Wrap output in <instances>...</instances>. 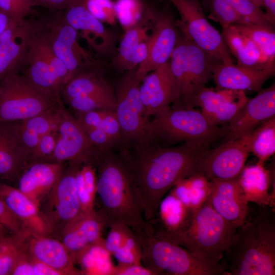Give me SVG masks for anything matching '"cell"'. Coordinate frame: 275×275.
<instances>
[{"mask_svg": "<svg viewBox=\"0 0 275 275\" xmlns=\"http://www.w3.org/2000/svg\"><path fill=\"white\" fill-rule=\"evenodd\" d=\"M210 144L184 142L162 146L148 137L118 148L141 200L145 220L155 217L167 193L179 181L198 174V162Z\"/></svg>", "mask_w": 275, "mask_h": 275, "instance_id": "1", "label": "cell"}, {"mask_svg": "<svg viewBox=\"0 0 275 275\" xmlns=\"http://www.w3.org/2000/svg\"><path fill=\"white\" fill-rule=\"evenodd\" d=\"M92 164L97 175L99 212L108 228L122 224L135 232H149L143 206L123 159L115 150L95 149Z\"/></svg>", "mask_w": 275, "mask_h": 275, "instance_id": "2", "label": "cell"}, {"mask_svg": "<svg viewBox=\"0 0 275 275\" xmlns=\"http://www.w3.org/2000/svg\"><path fill=\"white\" fill-rule=\"evenodd\" d=\"M260 206L233 235L223 260L227 274H275L274 212L269 205Z\"/></svg>", "mask_w": 275, "mask_h": 275, "instance_id": "3", "label": "cell"}, {"mask_svg": "<svg viewBox=\"0 0 275 275\" xmlns=\"http://www.w3.org/2000/svg\"><path fill=\"white\" fill-rule=\"evenodd\" d=\"M237 229L215 211L207 198L190 209L184 222L177 230L158 231L152 234L183 247L199 258L219 263Z\"/></svg>", "mask_w": 275, "mask_h": 275, "instance_id": "4", "label": "cell"}, {"mask_svg": "<svg viewBox=\"0 0 275 275\" xmlns=\"http://www.w3.org/2000/svg\"><path fill=\"white\" fill-rule=\"evenodd\" d=\"M169 63L176 87V99L171 107L192 108L197 94L212 77L215 66L221 62L178 30L177 43Z\"/></svg>", "mask_w": 275, "mask_h": 275, "instance_id": "5", "label": "cell"}, {"mask_svg": "<svg viewBox=\"0 0 275 275\" xmlns=\"http://www.w3.org/2000/svg\"><path fill=\"white\" fill-rule=\"evenodd\" d=\"M141 245V262L154 275H225L222 260L215 263L199 258L186 249L145 231L135 232Z\"/></svg>", "mask_w": 275, "mask_h": 275, "instance_id": "6", "label": "cell"}, {"mask_svg": "<svg viewBox=\"0 0 275 275\" xmlns=\"http://www.w3.org/2000/svg\"><path fill=\"white\" fill-rule=\"evenodd\" d=\"M227 132V125H216L201 111L171 107L154 116L148 129V137L164 146L187 142L210 144Z\"/></svg>", "mask_w": 275, "mask_h": 275, "instance_id": "7", "label": "cell"}, {"mask_svg": "<svg viewBox=\"0 0 275 275\" xmlns=\"http://www.w3.org/2000/svg\"><path fill=\"white\" fill-rule=\"evenodd\" d=\"M57 101L24 75H9L0 81V122L22 121L54 106Z\"/></svg>", "mask_w": 275, "mask_h": 275, "instance_id": "8", "label": "cell"}, {"mask_svg": "<svg viewBox=\"0 0 275 275\" xmlns=\"http://www.w3.org/2000/svg\"><path fill=\"white\" fill-rule=\"evenodd\" d=\"M136 68L127 71L118 81L114 90L116 103L115 112L121 131L119 147L148 138L150 120L145 114L141 98V82L136 77Z\"/></svg>", "mask_w": 275, "mask_h": 275, "instance_id": "9", "label": "cell"}, {"mask_svg": "<svg viewBox=\"0 0 275 275\" xmlns=\"http://www.w3.org/2000/svg\"><path fill=\"white\" fill-rule=\"evenodd\" d=\"M169 1L180 15L176 23L181 34L223 64H234L222 34L208 21L199 0Z\"/></svg>", "mask_w": 275, "mask_h": 275, "instance_id": "10", "label": "cell"}, {"mask_svg": "<svg viewBox=\"0 0 275 275\" xmlns=\"http://www.w3.org/2000/svg\"><path fill=\"white\" fill-rule=\"evenodd\" d=\"M39 205L41 214L52 233L65 227L83 212L76 187V175L83 163L71 162Z\"/></svg>", "mask_w": 275, "mask_h": 275, "instance_id": "11", "label": "cell"}, {"mask_svg": "<svg viewBox=\"0 0 275 275\" xmlns=\"http://www.w3.org/2000/svg\"><path fill=\"white\" fill-rule=\"evenodd\" d=\"M53 12L43 21L53 49L67 69L70 79L80 72L96 70L97 61L79 45L78 31L67 22L63 11Z\"/></svg>", "mask_w": 275, "mask_h": 275, "instance_id": "12", "label": "cell"}, {"mask_svg": "<svg viewBox=\"0 0 275 275\" xmlns=\"http://www.w3.org/2000/svg\"><path fill=\"white\" fill-rule=\"evenodd\" d=\"M251 133L205 150L198 162V174L210 180L239 177L250 153Z\"/></svg>", "mask_w": 275, "mask_h": 275, "instance_id": "13", "label": "cell"}, {"mask_svg": "<svg viewBox=\"0 0 275 275\" xmlns=\"http://www.w3.org/2000/svg\"><path fill=\"white\" fill-rule=\"evenodd\" d=\"M59 138L49 161L92 164L95 147L83 127L75 117L63 108H59Z\"/></svg>", "mask_w": 275, "mask_h": 275, "instance_id": "14", "label": "cell"}, {"mask_svg": "<svg viewBox=\"0 0 275 275\" xmlns=\"http://www.w3.org/2000/svg\"><path fill=\"white\" fill-rule=\"evenodd\" d=\"M176 22L171 14L157 10L147 41V56L135 71L136 77L140 82L148 73L169 60L178 39Z\"/></svg>", "mask_w": 275, "mask_h": 275, "instance_id": "15", "label": "cell"}, {"mask_svg": "<svg viewBox=\"0 0 275 275\" xmlns=\"http://www.w3.org/2000/svg\"><path fill=\"white\" fill-rule=\"evenodd\" d=\"M39 21L11 19L0 35V81L22 67Z\"/></svg>", "mask_w": 275, "mask_h": 275, "instance_id": "16", "label": "cell"}, {"mask_svg": "<svg viewBox=\"0 0 275 275\" xmlns=\"http://www.w3.org/2000/svg\"><path fill=\"white\" fill-rule=\"evenodd\" d=\"M208 199L215 211L237 228L248 221L249 201L239 183V177L212 179Z\"/></svg>", "mask_w": 275, "mask_h": 275, "instance_id": "17", "label": "cell"}, {"mask_svg": "<svg viewBox=\"0 0 275 275\" xmlns=\"http://www.w3.org/2000/svg\"><path fill=\"white\" fill-rule=\"evenodd\" d=\"M63 11L67 22L80 31L82 38L97 54L108 56L114 52L116 35L88 11L82 0H75Z\"/></svg>", "mask_w": 275, "mask_h": 275, "instance_id": "18", "label": "cell"}, {"mask_svg": "<svg viewBox=\"0 0 275 275\" xmlns=\"http://www.w3.org/2000/svg\"><path fill=\"white\" fill-rule=\"evenodd\" d=\"M275 116V85L261 90L248 98L233 119L227 125L226 140H231L252 132L257 126Z\"/></svg>", "mask_w": 275, "mask_h": 275, "instance_id": "19", "label": "cell"}, {"mask_svg": "<svg viewBox=\"0 0 275 275\" xmlns=\"http://www.w3.org/2000/svg\"><path fill=\"white\" fill-rule=\"evenodd\" d=\"M140 92L148 118L171 107L176 99V87L169 61L145 76Z\"/></svg>", "mask_w": 275, "mask_h": 275, "instance_id": "20", "label": "cell"}, {"mask_svg": "<svg viewBox=\"0 0 275 275\" xmlns=\"http://www.w3.org/2000/svg\"><path fill=\"white\" fill-rule=\"evenodd\" d=\"M245 92L228 89L215 91L205 86L197 94L194 106L217 125L229 123L248 99Z\"/></svg>", "mask_w": 275, "mask_h": 275, "instance_id": "21", "label": "cell"}, {"mask_svg": "<svg viewBox=\"0 0 275 275\" xmlns=\"http://www.w3.org/2000/svg\"><path fill=\"white\" fill-rule=\"evenodd\" d=\"M24 242L29 254L60 273L61 275L82 274L76 269L75 261L62 241L49 237L30 233Z\"/></svg>", "mask_w": 275, "mask_h": 275, "instance_id": "22", "label": "cell"}, {"mask_svg": "<svg viewBox=\"0 0 275 275\" xmlns=\"http://www.w3.org/2000/svg\"><path fill=\"white\" fill-rule=\"evenodd\" d=\"M107 228V223L99 211L82 213L65 227L61 233L62 241L75 261L84 250L103 239L102 233Z\"/></svg>", "mask_w": 275, "mask_h": 275, "instance_id": "23", "label": "cell"}, {"mask_svg": "<svg viewBox=\"0 0 275 275\" xmlns=\"http://www.w3.org/2000/svg\"><path fill=\"white\" fill-rule=\"evenodd\" d=\"M30 162L14 122H0V179H18Z\"/></svg>", "mask_w": 275, "mask_h": 275, "instance_id": "24", "label": "cell"}, {"mask_svg": "<svg viewBox=\"0 0 275 275\" xmlns=\"http://www.w3.org/2000/svg\"><path fill=\"white\" fill-rule=\"evenodd\" d=\"M274 73L275 66L258 70L221 62L215 66L212 77L219 89L259 92Z\"/></svg>", "mask_w": 275, "mask_h": 275, "instance_id": "25", "label": "cell"}, {"mask_svg": "<svg viewBox=\"0 0 275 275\" xmlns=\"http://www.w3.org/2000/svg\"><path fill=\"white\" fill-rule=\"evenodd\" d=\"M63 170V163L33 162L28 164L19 177L18 188L39 207Z\"/></svg>", "mask_w": 275, "mask_h": 275, "instance_id": "26", "label": "cell"}, {"mask_svg": "<svg viewBox=\"0 0 275 275\" xmlns=\"http://www.w3.org/2000/svg\"><path fill=\"white\" fill-rule=\"evenodd\" d=\"M39 23L22 65L27 68L24 76L34 86L58 101L62 87L42 50L37 33Z\"/></svg>", "mask_w": 275, "mask_h": 275, "instance_id": "27", "label": "cell"}, {"mask_svg": "<svg viewBox=\"0 0 275 275\" xmlns=\"http://www.w3.org/2000/svg\"><path fill=\"white\" fill-rule=\"evenodd\" d=\"M0 197L30 233L49 235L52 233L39 207L18 188L0 183Z\"/></svg>", "mask_w": 275, "mask_h": 275, "instance_id": "28", "label": "cell"}, {"mask_svg": "<svg viewBox=\"0 0 275 275\" xmlns=\"http://www.w3.org/2000/svg\"><path fill=\"white\" fill-rule=\"evenodd\" d=\"M222 34L231 54L237 59V65L258 70L275 66V61L270 60L235 25L223 29Z\"/></svg>", "mask_w": 275, "mask_h": 275, "instance_id": "29", "label": "cell"}, {"mask_svg": "<svg viewBox=\"0 0 275 275\" xmlns=\"http://www.w3.org/2000/svg\"><path fill=\"white\" fill-rule=\"evenodd\" d=\"M156 11L157 10L152 8H145L140 20L125 31L120 42L117 55L113 60V64L118 69L125 71L127 63L131 54L140 44L148 40Z\"/></svg>", "mask_w": 275, "mask_h": 275, "instance_id": "30", "label": "cell"}, {"mask_svg": "<svg viewBox=\"0 0 275 275\" xmlns=\"http://www.w3.org/2000/svg\"><path fill=\"white\" fill-rule=\"evenodd\" d=\"M239 181L249 202L272 207L273 197L269 191L270 174L263 163L258 161L256 164L244 167Z\"/></svg>", "mask_w": 275, "mask_h": 275, "instance_id": "31", "label": "cell"}, {"mask_svg": "<svg viewBox=\"0 0 275 275\" xmlns=\"http://www.w3.org/2000/svg\"><path fill=\"white\" fill-rule=\"evenodd\" d=\"M61 93L66 100L85 95L115 96L111 85L96 71H85L77 74L64 87Z\"/></svg>", "mask_w": 275, "mask_h": 275, "instance_id": "32", "label": "cell"}, {"mask_svg": "<svg viewBox=\"0 0 275 275\" xmlns=\"http://www.w3.org/2000/svg\"><path fill=\"white\" fill-rule=\"evenodd\" d=\"M112 255L105 249L104 239L92 244L76 258L81 268L82 274L113 275L115 266Z\"/></svg>", "mask_w": 275, "mask_h": 275, "instance_id": "33", "label": "cell"}, {"mask_svg": "<svg viewBox=\"0 0 275 275\" xmlns=\"http://www.w3.org/2000/svg\"><path fill=\"white\" fill-rule=\"evenodd\" d=\"M171 190L172 195L191 209L200 205L208 198L210 181L197 174L179 181Z\"/></svg>", "mask_w": 275, "mask_h": 275, "instance_id": "34", "label": "cell"}, {"mask_svg": "<svg viewBox=\"0 0 275 275\" xmlns=\"http://www.w3.org/2000/svg\"><path fill=\"white\" fill-rule=\"evenodd\" d=\"M250 153L264 163L275 152V116L257 126L251 133Z\"/></svg>", "mask_w": 275, "mask_h": 275, "instance_id": "35", "label": "cell"}, {"mask_svg": "<svg viewBox=\"0 0 275 275\" xmlns=\"http://www.w3.org/2000/svg\"><path fill=\"white\" fill-rule=\"evenodd\" d=\"M234 25L250 38L270 60L275 61L274 26L250 23Z\"/></svg>", "mask_w": 275, "mask_h": 275, "instance_id": "36", "label": "cell"}, {"mask_svg": "<svg viewBox=\"0 0 275 275\" xmlns=\"http://www.w3.org/2000/svg\"><path fill=\"white\" fill-rule=\"evenodd\" d=\"M26 252L23 239L13 235L0 239V275L10 274L16 262Z\"/></svg>", "mask_w": 275, "mask_h": 275, "instance_id": "37", "label": "cell"}, {"mask_svg": "<svg viewBox=\"0 0 275 275\" xmlns=\"http://www.w3.org/2000/svg\"><path fill=\"white\" fill-rule=\"evenodd\" d=\"M208 11L209 17L223 29L230 25L248 23L235 11L227 0H199Z\"/></svg>", "mask_w": 275, "mask_h": 275, "instance_id": "38", "label": "cell"}, {"mask_svg": "<svg viewBox=\"0 0 275 275\" xmlns=\"http://www.w3.org/2000/svg\"><path fill=\"white\" fill-rule=\"evenodd\" d=\"M59 119V108L53 106L31 118L15 122L20 127L42 137L57 129Z\"/></svg>", "mask_w": 275, "mask_h": 275, "instance_id": "39", "label": "cell"}, {"mask_svg": "<svg viewBox=\"0 0 275 275\" xmlns=\"http://www.w3.org/2000/svg\"><path fill=\"white\" fill-rule=\"evenodd\" d=\"M67 101L73 109L79 113L99 109L115 111L116 106L115 95L79 96Z\"/></svg>", "mask_w": 275, "mask_h": 275, "instance_id": "40", "label": "cell"}, {"mask_svg": "<svg viewBox=\"0 0 275 275\" xmlns=\"http://www.w3.org/2000/svg\"><path fill=\"white\" fill-rule=\"evenodd\" d=\"M114 3L116 19L125 31L140 20L145 10L140 0H117Z\"/></svg>", "mask_w": 275, "mask_h": 275, "instance_id": "41", "label": "cell"}, {"mask_svg": "<svg viewBox=\"0 0 275 275\" xmlns=\"http://www.w3.org/2000/svg\"><path fill=\"white\" fill-rule=\"evenodd\" d=\"M227 1L239 16L247 22L256 24L272 25L266 20L264 13L261 8L258 7L250 0Z\"/></svg>", "mask_w": 275, "mask_h": 275, "instance_id": "42", "label": "cell"}, {"mask_svg": "<svg viewBox=\"0 0 275 275\" xmlns=\"http://www.w3.org/2000/svg\"><path fill=\"white\" fill-rule=\"evenodd\" d=\"M82 2L88 11L102 22L115 23L114 3L111 0H82Z\"/></svg>", "mask_w": 275, "mask_h": 275, "instance_id": "43", "label": "cell"}, {"mask_svg": "<svg viewBox=\"0 0 275 275\" xmlns=\"http://www.w3.org/2000/svg\"><path fill=\"white\" fill-rule=\"evenodd\" d=\"M59 138L58 130L52 131L40 139L39 143L30 154V162L42 161L52 157Z\"/></svg>", "mask_w": 275, "mask_h": 275, "instance_id": "44", "label": "cell"}, {"mask_svg": "<svg viewBox=\"0 0 275 275\" xmlns=\"http://www.w3.org/2000/svg\"><path fill=\"white\" fill-rule=\"evenodd\" d=\"M0 224L4 226L12 235L21 238H25L30 233L22 223L8 207L0 197Z\"/></svg>", "mask_w": 275, "mask_h": 275, "instance_id": "45", "label": "cell"}, {"mask_svg": "<svg viewBox=\"0 0 275 275\" xmlns=\"http://www.w3.org/2000/svg\"><path fill=\"white\" fill-rule=\"evenodd\" d=\"M33 7L31 0H0V9L14 20L26 19Z\"/></svg>", "mask_w": 275, "mask_h": 275, "instance_id": "46", "label": "cell"}, {"mask_svg": "<svg viewBox=\"0 0 275 275\" xmlns=\"http://www.w3.org/2000/svg\"><path fill=\"white\" fill-rule=\"evenodd\" d=\"M100 128L116 144L118 149L121 145V131L115 111H105Z\"/></svg>", "mask_w": 275, "mask_h": 275, "instance_id": "47", "label": "cell"}, {"mask_svg": "<svg viewBox=\"0 0 275 275\" xmlns=\"http://www.w3.org/2000/svg\"><path fill=\"white\" fill-rule=\"evenodd\" d=\"M106 238L104 239V245L106 250L113 255L123 244L128 229L130 228L122 224L111 225Z\"/></svg>", "mask_w": 275, "mask_h": 275, "instance_id": "48", "label": "cell"}, {"mask_svg": "<svg viewBox=\"0 0 275 275\" xmlns=\"http://www.w3.org/2000/svg\"><path fill=\"white\" fill-rule=\"evenodd\" d=\"M80 167L76 175L77 194L82 212H92L95 211L94 207L95 198L91 196L86 187L80 171Z\"/></svg>", "mask_w": 275, "mask_h": 275, "instance_id": "49", "label": "cell"}, {"mask_svg": "<svg viewBox=\"0 0 275 275\" xmlns=\"http://www.w3.org/2000/svg\"><path fill=\"white\" fill-rule=\"evenodd\" d=\"M93 146L100 150H115L116 144L100 127L84 129Z\"/></svg>", "mask_w": 275, "mask_h": 275, "instance_id": "50", "label": "cell"}, {"mask_svg": "<svg viewBox=\"0 0 275 275\" xmlns=\"http://www.w3.org/2000/svg\"><path fill=\"white\" fill-rule=\"evenodd\" d=\"M94 110L86 112H77L75 118L84 129L100 127L105 111Z\"/></svg>", "mask_w": 275, "mask_h": 275, "instance_id": "51", "label": "cell"}, {"mask_svg": "<svg viewBox=\"0 0 275 275\" xmlns=\"http://www.w3.org/2000/svg\"><path fill=\"white\" fill-rule=\"evenodd\" d=\"M86 187L91 196L95 198L97 195V175L95 167L91 163H84L80 167Z\"/></svg>", "mask_w": 275, "mask_h": 275, "instance_id": "52", "label": "cell"}, {"mask_svg": "<svg viewBox=\"0 0 275 275\" xmlns=\"http://www.w3.org/2000/svg\"><path fill=\"white\" fill-rule=\"evenodd\" d=\"M113 275H154L142 263L129 264H118L115 266Z\"/></svg>", "mask_w": 275, "mask_h": 275, "instance_id": "53", "label": "cell"}, {"mask_svg": "<svg viewBox=\"0 0 275 275\" xmlns=\"http://www.w3.org/2000/svg\"><path fill=\"white\" fill-rule=\"evenodd\" d=\"M113 255L117 260L118 264H129L142 263V255L123 244Z\"/></svg>", "mask_w": 275, "mask_h": 275, "instance_id": "54", "label": "cell"}, {"mask_svg": "<svg viewBox=\"0 0 275 275\" xmlns=\"http://www.w3.org/2000/svg\"><path fill=\"white\" fill-rule=\"evenodd\" d=\"M75 0H31L34 7L40 6L56 12L63 11Z\"/></svg>", "mask_w": 275, "mask_h": 275, "instance_id": "55", "label": "cell"}, {"mask_svg": "<svg viewBox=\"0 0 275 275\" xmlns=\"http://www.w3.org/2000/svg\"><path fill=\"white\" fill-rule=\"evenodd\" d=\"M34 275H61L60 273L48 265L33 258Z\"/></svg>", "mask_w": 275, "mask_h": 275, "instance_id": "56", "label": "cell"}, {"mask_svg": "<svg viewBox=\"0 0 275 275\" xmlns=\"http://www.w3.org/2000/svg\"><path fill=\"white\" fill-rule=\"evenodd\" d=\"M265 9V17L268 23L274 26L275 0H263L262 7Z\"/></svg>", "mask_w": 275, "mask_h": 275, "instance_id": "57", "label": "cell"}, {"mask_svg": "<svg viewBox=\"0 0 275 275\" xmlns=\"http://www.w3.org/2000/svg\"><path fill=\"white\" fill-rule=\"evenodd\" d=\"M11 19L10 17L0 9V35L6 29Z\"/></svg>", "mask_w": 275, "mask_h": 275, "instance_id": "58", "label": "cell"}, {"mask_svg": "<svg viewBox=\"0 0 275 275\" xmlns=\"http://www.w3.org/2000/svg\"><path fill=\"white\" fill-rule=\"evenodd\" d=\"M8 232H9L4 226L0 224V239L8 236Z\"/></svg>", "mask_w": 275, "mask_h": 275, "instance_id": "59", "label": "cell"}, {"mask_svg": "<svg viewBox=\"0 0 275 275\" xmlns=\"http://www.w3.org/2000/svg\"><path fill=\"white\" fill-rule=\"evenodd\" d=\"M250 1L253 2L258 7L260 8L262 7L263 0H250Z\"/></svg>", "mask_w": 275, "mask_h": 275, "instance_id": "60", "label": "cell"}]
</instances>
